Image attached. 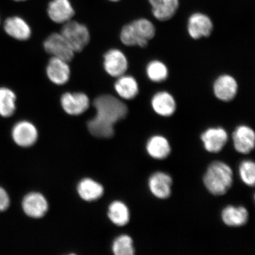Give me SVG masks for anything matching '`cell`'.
<instances>
[{
  "label": "cell",
  "instance_id": "1",
  "mask_svg": "<svg viewBox=\"0 0 255 255\" xmlns=\"http://www.w3.org/2000/svg\"><path fill=\"white\" fill-rule=\"evenodd\" d=\"M94 106L97 115L87 124L89 132L100 138H110L114 135V125L127 117L128 109L123 101L111 95L96 98Z\"/></svg>",
  "mask_w": 255,
  "mask_h": 255
},
{
  "label": "cell",
  "instance_id": "2",
  "mask_svg": "<svg viewBox=\"0 0 255 255\" xmlns=\"http://www.w3.org/2000/svg\"><path fill=\"white\" fill-rule=\"evenodd\" d=\"M203 181L206 190L212 195L223 196L232 186L234 172L226 162L213 161L207 167Z\"/></svg>",
  "mask_w": 255,
  "mask_h": 255
},
{
  "label": "cell",
  "instance_id": "3",
  "mask_svg": "<svg viewBox=\"0 0 255 255\" xmlns=\"http://www.w3.org/2000/svg\"><path fill=\"white\" fill-rule=\"evenodd\" d=\"M155 27L151 21L146 18L137 19L124 26L120 39L127 46L145 47L148 41L155 36Z\"/></svg>",
  "mask_w": 255,
  "mask_h": 255
},
{
  "label": "cell",
  "instance_id": "4",
  "mask_svg": "<svg viewBox=\"0 0 255 255\" xmlns=\"http://www.w3.org/2000/svg\"><path fill=\"white\" fill-rule=\"evenodd\" d=\"M75 52H81L90 40V33L85 25L70 20L63 25L60 32Z\"/></svg>",
  "mask_w": 255,
  "mask_h": 255
},
{
  "label": "cell",
  "instance_id": "5",
  "mask_svg": "<svg viewBox=\"0 0 255 255\" xmlns=\"http://www.w3.org/2000/svg\"><path fill=\"white\" fill-rule=\"evenodd\" d=\"M46 52L54 57L70 62L74 57V51L60 33L51 34L44 41Z\"/></svg>",
  "mask_w": 255,
  "mask_h": 255
},
{
  "label": "cell",
  "instance_id": "6",
  "mask_svg": "<svg viewBox=\"0 0 255 255\" xmlns=\"http://www.w3.org/2000/svg\"><path fill=\"white\" fill-rule=\"evenodd\" d=\"M228 138L227 131L222 127L210 128L200 136L204 148L210 153L221 152L227 143Z\"/></svg>",
  "mask_w": 255,
  "mask_h": 255
},
{
  "label": "cell",
  "instance_id": "7",
  "mask_svg": "<svg viewBox=\"0 0 255 255\" xmlns=\"http://www.w3.org/2000/svg\"><path fill=\"white\" fill-rule=\"evenodd\" d=\"M104 66L108 75L119 78L125 74L128 68V62L123 52L119 49H111L105 54Z\"/></svg>",
  "mask_w": 255,
  "mask_h": 255
},
{
  "label": "cell",
  "instance_id": "8",
  "mask_svg": "<svg viewBox=\"0 0 255 255\" xmlns=\"http://www.w3.org/2000/svg\"><path fill=\"white\" fill-rule=\"evenodd\" d=\"M173 179L170 175L164 172L157 171L148 178V187L151 193L156 198L165 200L171 194Z\"/></svg>",
  "mask_w": 255,
  "mask_h": 255
},
{
  "label": "cell",
  "instance_id": "9",
  "mask_svg": "<svg viewBox=\"0 0 255 255\" xmlns=\"http://www.w3.org/2000/svg\"><path fill=\"white\" fill-rule=\"evenodd\" d=\"M60 103L67 114L74 116L84 113L90 105L88 96L82 92H67L62 96Z\"/></svg>",
  "mask_w": 255,
  "mask_h": 255
},
{
  "label": "cell",
  "instance_id": "10",
  "mask_svg": "<svg viewBox=\"0 0 255 255\" xmlns=\"http://www.w3.org/2000/svg\"><path fill=\"white\" fill-rule=\"evenodd\" d=\"M213 29V24L211 19L205 14L196 12L191 15L188 20V33L193 39L198 40L202 37H209Z\"/></svg>",
  "mask_w": 255,
  "mask_h": 255
},
{
  "label": "cell",
  "instance_id": "11",
  "mask_svg": "<svg viewBox=\"0 0 255 255\" xmlns=\"http://www.w3.org/2000/svg\"><path fill=\"white\" fill-rule=\"evenodd\" d=\"M232 139L235 150L240 154H248L254 149L255 133L250 127H238L233 132Z\"/></svg>",
  "mask_w": 255,
  "mask_h": 255
},
{
  "label": "cell",
  "instance_id": "12",
  "mask_svg": "<svg viewBox=\"0 0 255 255\" xmlns=\"http://www.w3.org/2000/svg\"><path fill=\"white\" fill-rule=\"evenodd\" d=\"M12 137L18 145L28 147L37 141L38 130L34 124L27 121H22L14 126Z\"/></svg>",
  "mask_w": 255,
  "mask_h": 255
},
{
  "label": "cell",
  "instance_id": "13",
  "mask_svg": "<svg viewBox=\"0 0 255 255\" xmlns=\"http://www.w3.org/2000/svg\"><path fill=\"white\" fill-rule=\"evenodd\" d=\"M238 90L237 81L229 75L220 76L213 85V92L218 100L224 102L231 101L237 96Z\"/></svg>",
  "mask_w": 255,
  "mask_h": 255
},
{
  "label": "cell",
  "instance_id": "14",
  "mask_svg": "<svg viewBox=\"0 0 255 255\" xmlns=\"http://www.w3.org/2000/svg\"><path fill=\"white\" fill-rule=\"evenodd\" d=\"M46 73L50 81L57 85H63L69 81L71 76L68 62L52 57L46 68Z\"/></svg>",
  "mask_w": 255,
  "mask_h": 255
},
{
  "label": "cell",
  "instance_id": "15",
  "mask_svg": "<svg viewBox=\"0 0 255 255\" xmlns=\"http://www.w3.org/2000/svg\"><path fill=\"white\" fill-rule=\"evenodd\" d=\"M24 213L33 218H42L47 212V201L39 193H31L25 196L22 202Z\"/></svg>",
  "mask_w": 255,
  "mask_h": 255
},
{
  "label": "cell",
  "instance_id": "16",
  "mask_svg": "<svg viewBox=\"0 0 255 255\" xmlns=\"http://www.w3.org/2000/svg\"><path fill=\"white\" fill-rule=\"evenodd\" d=\"M47 13L55 23L65 24L71 20L75 11L69 0H52L48 5Z\"/></svg>",
  "mask_w": 255,
  "mask_h": 255
},
{
  "label": "cell",
  "instance_id": "17",
  "mask_svg": "<svg viewBox=\"0 0 255 255\" xmlns=\"http://www.w3.org/2000/svg\"><path fill=\"white\" fill-rule=\"evenodd\" d=\"M145 148L149 157L157 160L166 159L171 152L168 140L161 135L151 136L146 142Z\"/></svg>",
  "mask_w": 255,
  "mask_h": 255
},
{
  "label": "cell",
  "instance_id": "18",
  "mask_svg": "<svg viewBox=\"0 0 255 255\" xmlns=\"http://www.w3.org/2000/svg\"><path fill=\"white\" fill-rule=\"evenodd\" d=\"M221 218L229 227H241L248 222L249 212L243 206H228L222 210Z\"/></svg>",
  "mask_w": 255,
  "mask_h": 255
},
{
  "label": "cell",
  "instance_id": "19",
  "mask_svg": "<svg viewBox=\"0 0 255 255\" xmlns=\"http://www.w3.org/2000/svg\"><path fill=\"white\" fill-rule=\"evenodd\" d=\"M151 106L156 114L161 117L173 116L176 110V103L174 97L167 92L155 94L151 100Z\"/></svg>",
  "mask_w": 255,
  "mask_h": 255
},
{
  "label": "cell",
  "instance_id": "20",
  "mask_svg": "<svg viewBox=\"0 0 255 255\" xmlns=\"http://www.w3.org/2000/svg\"><path fill=\"white\" fill-rule=\"evenodd\" d=\"M154 17L161 21L173 17L179 7V0H148Z\"/></svg>",
  "mask_w": 255,
  "mask_h": 255
},
{
  "label": "cell",
  "instance_id": "21",
  "mask_svg": "<svg viewBox=\"0 0 255 255\" xmlns=\"http://www.w3.org/2000/svg\"><path fill=\"white\" fill-rule=\"evenodd\" d=\"M6 33L18 40H26L31 34V28L23 18L19 17H9L4 23Z\"/></svg>",
  "mask_w": 255,
  "mask_h": 255
},
{
  "label": "cell",
  "instance_id": "22",
  "mask_svg": "<svg viewBox=\"0 0 255 255\" xmlns=\"http://www.w3.org/2000/svg\"><path fill=\"white\" fill-rule=\"evenodd\" d=\"M114 88L121 98L130 100L138 94L139 87L136 79L129 75H122L117 78Z\"/></svg>",
  "mask_w": 255,
  "mask_h": 255
},
{
  "label": "cell",
  "instance_id": "23",
  "mask_svg": "<svg viewBox=\"0 0 255 255\" xmlns=\"http://www.w3.org/2000/svg\"><path fill=\"white\" fill-rule=\"evenodd\" d=\"M104 187L91 178H85L78 186V192L83 200L92 202L100 199L103 195Z\"/></svg>",
  "mask_w": 255,
  "mask_h": 255
},
{
  "label": "cell",
  "instance_id": "24",
  "mask_svg": "<svg viewBox=\"0 0 255 255\" xmlns=\"http://www.w3.org/2000/svg\"><path fill=\"white\" fill-rule=\"evenodd\" d=\"M111 221L118 226H124L129 222L130 212L125 203L116 201L111 204L108 213Z\"/></svg>",
  "mask_w": 255,
  "mask_h": 255
},
{
  "label": "cell",
  "instance_id": "25",
  "mask_svg": "<svg viewBox=\"0 0 255 255\" xmlns=\"http://www.w3.org/2000/svg\"><path fill=\"white\" fill-rule=\"evenodd\" d=\"M16 96L7 88H0V116L8 118L14 114L16 109Z\"/></svg>",
  "mask_w": 255,
  "mask_h": 255
},
{
  "label": "cell",
  "instance_id": "26",
  "mask_svg": "<svg viewBox=\"0 0 255 255\" xmlns=\"http://www.w3.org/2000/svg\"><path fill=\"white\" fill-rule=\"evenodd\" d=\"M146 72L149 80L154 82L164 81L168 76L167 66L158 60H153L149 62L146 66Z\"/></svg>",
  "mask_w": 255,
  "mask_h": 255
},
{
  "label": "cell",
  "instance_id": "27",
  "mask_svg": "<svg viewBox=\"0 0 255 255\" xmlns=\"http://www.w3.org/2000/svg\"><path fill=\"white\" fill-rule=\"evenodd\" d=\"M113 251L116 255H134L135 249L132 239L127 235L120 236L114 242Z\"/></svg>",
  "mask_w": 255,
  "mask_h": 255
},
{
  "label": "cell",
  "instance_id": "28",
  "mask_svg": "<svg viewBox=\"0 0 255 255\" xmlns=\"http://www.w3.org/2000/svg\"><path fill=\"white\" fill-rule=\"evenodd\" d=\"M239 175L242 182L247 186L254 187L255 183V164L253 160L246 159L239 166Z\"/></svg>",
  "mask_w": 255,
  "mask_h": 255
},
{
  "label": "cell",
  "instance_id": "29",
  "mask_svg": "<svg viewBox=\"0 0 255 255\" xmlns=\"http://www.w3.org/2000/svg\"><path fill=\"white\" fill-rule=\"evenodd\" d=\"M9 205V198L7 192L0 187V212L4 211Z\"/></svg>",
  "mask_w": 255,
  "mask_h": 255
},
{
  "label": "cell",
  "instance_id": "30",
  "mask_svg": "<svg viewBox=\"0 0 255 255\" xmlns=\"http://www.w3.org/2000/svg\"><path fill=\"white\" fill-rule=\"evenodd\" d=\"M110 1H119V0H110Z\"/></svg>",
  "mask_w": 255,
  "mask_h": 255
},
{
  "label": "cell",
  "instance_id": "31",
  "mask_svg": "<svg viewBox=\"0 0 255 255\" xmlns=\"http://www.w3.org/2000/svg\"><path fill=\"white\" fill-rule=\"evenodd\" d=\"M15 1H25V0H15Z\"/></svg>",
  "mask_w": 255,
  "mask_h": 255
}]
</instances>
